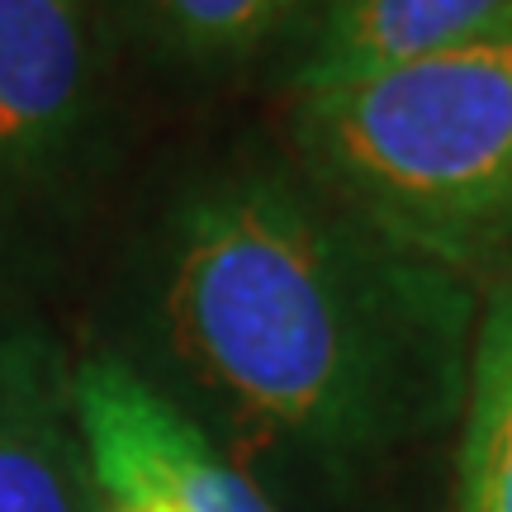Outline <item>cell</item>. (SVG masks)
Instances as JSON below:
<instances>
[{
    "instance_id": "cell-6",
    "label": "cell",
    "mask_w": 512,
    "mask_h": 512,
    "mask_svg": "<svg viewBox=\"0 0 512 512\" xmlns=\"http://www.w3.org/2000/svg\"><path fill=\"white\" fill-rule=\"evenodd\" d=\"M512 0H309L285 38L290 95L389 72L489 29Z\"/></svg>"
},
{
    "instance_id": "cell-8",
    "label": "cell",
    "mask_w": 512,
    "mask_h": 512,
    "mask_svg": "<svg viewBox=\"0 0 512 512\" xmlns=\"http://www.w3.org/2000/svg\"><path fill=\"white\" fill-rule=\"evenodd\" d=\"M451 512H512V280L494 285L479 304L456 422Z\"/></svg>"
},
{
    "instance_id": "cell-5",
    "label": "cell",
    "mask_w": 512,
    "mask_h": 512,
    "mask_svg": "<svg viewBox=\"0 0 512 512\" xmlns=\"http://www.w3.org/2000/svg\"><path fill=\"white\" fill-rule=\"evenodd\" d=\"M0 512H100L76 361L34 318L0 323Z\"/></svg>"
},
{
    "instance_id": "cell-1",
    "label": "cell",
    "mask_w": 512,
    "mask_h": 512,
    "mask_svg": "<svg viewBox=\"0 0 512 512\" xmlns=\"http://www.w3.org/2000/svg\"><path fill=\"white\" fill-rule=\"evenodd\" d=\"M479 304L290 162L223 166L138 247L119 356L233 460L351 484L460 422Z\"/></svg>"
},
{
    "instance_id": "cell-4",
    "label": "cell",
    "mask_w": 512,
    "mask_h": 512,
    "mask_svg": "<svg viewBox=\"0 0 512 512\" xmlns=\"http://www.w3.org/2000/svg\"><path fill=\"white\" fill-rule=\"evenodd\" d=\"M76 403L100 512H280L252 470L119 351L76 361Z\"/></svg>"
},
{
    "instance_id": "cell-7",
    "label": "cell",
    "mask_w": 512,
    "mask_h": 512,
    "mask_svg": "<svg viewBox=\"0 0 512 512\" xmlns=\"http://www.w3.org/2000/svg\"><path fill=\"white\" fill-rule=\"evenodd\" d=\"M309 0H100L114 48L181 76H223L294 34Z\"/></svg>"
},
{
    "instance_id": "cell-2",
    "label": "cell",
    "mask_w": 512,
    "mask_h": 512,
    "mask_svg": "<svg viewBox=\"0 0 512 512\" xmlns=\"http://www.w3.org/2000/svg\"><path fill=\"white\" fill-rule=\"evenodd\" d=\"M290 166L489 294L512 280V10L441 53L290 95Z\"/></svg>"
},
{
    "instance_id": "cell-3",
    "label": "cell",
    "mask_w": 512,
    "mask_h": 512,
    "mask_svg": "<svg viewBox=\"0 0 512 512\" xmlns=\"http://www.w3.org/2000/svg\"><path fill=\"white\" fill-rule=\"evenodd\" d=\"M114 53L100 0H0V247L38 238L76 204Z\"/></svg>"
}]
</instances>
